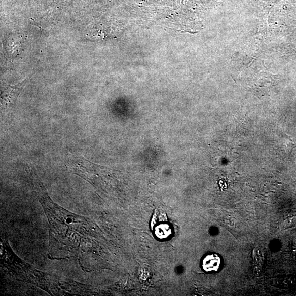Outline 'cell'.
<instances>
[{
    "instance_id": "6da1fadb",
    "label": "cell",
    "mask_w": 296,
    "mask_h": 296,
    "mask_svg": "<svg viewBox=\"0 0 296 296\" xmlns=\"http://www.w3.org/2000/svg\"><path fill=\"white\" fill-rule=\"evenodd\" d=\"M34 192L44 208L49 227V258L55 260L76 258L87 270L88 246L92 236L90 222L86 218L66 210L54 202L44 185L29 168Z\"/></svg>"
},
{
    "instance_id": "7a4b0ae2",
    "label": "cell",
    "mask_w": 296,
    "mask_h": 296,
    "mask_svg": "<svg viewBox=\"0 0 296 296\" xmlns=\"http://www.w3.org/2000/svg\"><path fill=\"white\" fill-rule=\"evenodd\" d=\"M2 244V264L4 267L16 279L32 283L49 294L52 293L50 278L47 274L22 260L12 251L6 240H3Z\"/></svg>"
},
{
    "instance_id": "3957f363",
    "label": "cell",
    "mask_w": 296,
    "mask_h": 296,
    "mask_svg": "<svg viewBox=\"0 0 296 296\" xmlns=\"http://www.w3.org/2000/svg\"><path fill=\"white\" fill-rule=\"evenodd\" d=\"M23 83L15 86H9L4 91L2 97L3 103L6 106H11L14 103L20 94Z\"/></svg>"
},
{
    "instance_id": "277c9868",
    "label": "cell",
    "mask_w": 296,
    "mask_h": 296,
    "mask_svg": "<svg viewBox=\"0 0 296 296\" xmlns=\"http://www.w3.org/2000/svg\"><path fill=\"white\" fill-rule=\"evenodd\" d=\"M221 260L217 255H209L202 261V268L206 272L217 271L220 266Z\"/></svg>"
},
{
    "instance_id": "5b68a950",
    "label": "cell",
    "mask_w": 296,
    "mask_h": 296,
    "mask_svg": "<svg viewBox=\"0 0 296 296\" xmlns=\"http://www.w3.org/2000/svg\"><path fill=\"white\" fill-rule=\"evenodd\" d=\"M171 234V230L168 225H161L157 227L156 235L159 238H165L168 237Z\"/></svg>"
}]
</instances>
